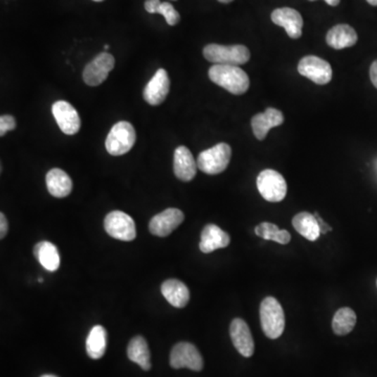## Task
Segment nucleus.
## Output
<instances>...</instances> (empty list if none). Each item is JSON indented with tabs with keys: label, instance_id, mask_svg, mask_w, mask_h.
Masks as SVG:
<instances>
[{
	"label": "nucleus",
	"instance_id": "nucleus-4",
	"mask_svg": "<svg viewBox=\"0 0 377 377\" xmlns=\"http://www.w3.org/2000/svg\"><path fill=\"white\" fill-rule=\"evenodd\" d=\"M203 56L207 61L214 64L239 66L248 62L250 53L248 47L240 44L236 46L209 44L203 49Z\"/></svg>",
	"mask_w": 377,
	"mask_h": 377
},
{
	"label": "nucleus",
	"instance_id": "nucleus-3",
	"mask_svg": "<svg viewBox=\"0 0 377 377\" xmlns=\"http://www.w3.org/2000/svg\"><path fill=\"white\" fill-rule=\"evenodd\" d=\"M232 158V149L226 143H219L205 150L197 158V167L205 174L216 175L228 168Z\"/></svg>",
	"mask_w": 377,
	"mask_h": 377
},
{
	"label": "nucleus",
	"instance_id": "nucleus-22",
	"mask_svg": "<svg viewBox=\"0 0 377 377\" xmlns=\"http://www.w3.org/2000/svg\"><path fill=\"white\" fill-rule=\"evenodd\" d=\"M293 226L300 235L309 241H316L321 235L320 226L316 216L301 212L293 218Z\"/></svg>",
	"mask_w": 377,
	"mask_h": 377
},
{
	"label": "nucleus",
	"instance_id": "nucleus-24",
	"mask_svg": "<svg viewBox=\"0 0 377 377\" xmlns=\"http://www.w3.org/2000/svg\"><path fill=\"white\" fill-rule=\"evenodd\" d=\"M127 355L128 359L138 364L143 371H149L151 369L149 347L143 336H138L130 340L127 348Z\"/></svg>",
	"mask_w": 377,
	"mask_h": 377
},
{
	"label": "nucleus",
	"instance_id": "nucleus-30",
	"mask_svg": "<svg viewBox=\"0 0 377 377\" xmlns=\"http://www.w3.org/2000/svg\"><path fill=\"white\" fill-rule=\"evenodd\" d=\"M8 220H6V216L4 213L0 214V238L4 239L6 237V233H8Z\"/></svg>",
	"mask_w": 377,
	"mask_h": 377
},
{
	"label": "nucleus",
	"instance_id": "nucleus-35",
	"mask_svg": "<svg viewBox=\"0 0 377 377\" xmlns=\"http://www.w3.org/2000/svg\"><path fill=\"white\" fill-rule=\"evenodd\" d=\"M218 1L222 2V4H230L233 0H218Z\"/></svg>",
	"mask_w": 377,
	"mask_h": 377
},
{
	"label": "nucleus",
	"instance_id": "nucleus-32",
	"mask_svg": "<svg viewBox=\"0 0 377 377\" xmlns=\"http://www.w3.org/2000/svg\"><path fill=\"white\" fill-rule=\"evenodd\" d=\"M370 79H371L372 84L377 89V60L372 63L370 68Z\"/></svg>",
	"mask_w": 377,
	"mask_h": 377
},
{
	"label": "nucleus",
	"instance_id": "nucleus-14",
	"mask_svg": "<svg viewBox=\"0 0 377 377\" xmlns=\"http://www.w3.org/2000/svg\"><path fill=\"white\" fill-rule=\"evenodd\" d=\"M230 336L235 348L242 357H250L254 354V338L245 321L234 319L231 323Z\"/></svg>",
	"mask_w": 377,
	"mask_h": 377
},
{
	"label": "nucleus",
	"instance_id": "nucleus-36",
	"mask_svg": "<svg viewBox=\"0 0 377 377\" xmlns=\"http://www.w3.org/2000/svg\"><path fill=\"white\" fill-rule=\"evenodd\" d=\"M40 377H58V376H51V374H46V376H40Z\"/></svg>",
	"mask_w": 377,
	"mask_h": 377
},
{
	"label": "nucleus",
	"instance_id": "nucleus-37",
	"mask_svg": "<svg viewBox=\"0 0 377 377\" xmlns=\"http://www.w3.org/2000/svg\"><path fill=\"white\" fill-rule=\"evenodd\" d=\"M374 168H376V177H377V160H376V164H374Z\"/></svg>",
	"mask_w": 377,
	"mask_h": 377
},
{
	"label": "nucleus",
	"instance_id": "nucleus-25",
	"mask_svg": "<svg viewBox=\"0 0 377 377\" xmlns=\"http://www.w3.org/2000/svg\"><path fill=\"white\" fill-rule=\"evenodd\" d=\"M107 346V332L104 327L96 325L91 328L87 340V354L91 359H98L105 354Z\"/></svg>",
	"mask_w": 377,
	"mask_h": 377
},
{
	"label": "nucleus",
	"instance_id": "nucleus-17",
	"mask_svg": "<svg viewBox=\"0 0 377 377\" xmlns=\"http://www.w3.org/2000/svg\"><path fill=\"white\" fill-rule=\"evenodd\" d=\"M230 242L231 238L228 233L216 224H207L201 232L199 248L205 254H210L219 248H226Z\"/></svg>",
	"mask_w": 377,
	"mask_h": 377
},
{
	"label": "nucleus",
	"instance_id": "nucleus-2",
	"mask_svg": "<svg viewBox=\"0 0 377 377\" xmlns=\"http://www.w3.org/2000/svg\"><path fill=\"white\" fill-rule=\"evenodd\" d=\"M260 322L267 338L276 340L282 336L285 328L284 310L275 298L267 297L261 302Z\"/></svg>",
	"mask_w": 377,
	"mask_h": 377
},
{
	"label": "nucleus",
	"instance_id": "nucleus-38",
	"mask_svg": "<svg viewBox=\"0 0 377 377\" xmlns=\"http://www.w3.org/2000/svg\"><path fill=\"white\" fill-rule=\"evenodd\" d=\"M39 282H44V279H42V278H39Z\"/></svg>",
	"mask_w": 377,
	"mask_h": 377
},
{
	"label": "nucleus",
	"instance_id": "nucleus-27",
	"mask_svg": "<svg viewBox=\"0 0 377 377\" xmlns=\"http://www.w3.org/2000/svg\"><path fill=\"white\" fill-rule=\"evenodd\" d=\"M145 8L150 14H160L165 17L167 23L171 27L177 25L181 20V15L174 6L169 2H160V0H147Z\"/></svg>",
	"mask_w": 377,
	"mask_h": 377
},
{
	"label": "nucleus",
	"instance_id": "nucleus-29",
	"mask_svg": "<svg viewBox=\"0 0 377 377\" xmlns=\"http://www.w3.org/2000/svg\"><path fill=\"white\" fill-rule=\"evenodd\" d=\"M16 128V121L12 115H1L0 117V136H4L6 132H12Z\"/></svg>",
	"mask_w": 377,
	"mask_h": 377
},
{
	"label": "nucleus",
	"instance_id": "nucleus-6",
	"mask_svg": "<svg viewBox=\"0 0 377 377\" xmlns=\"http://www.w3.org/2000/svg\"><path fill=\"white\" fill-rule=\"evenodd\" d=\"M257 188L261 196L269 203H280L286 196L287 184L277 171L267 169L257 177Z\"/></svg>",
	"mask_w": 377,
	"mask_h": 377
},
{
	"label": "nucleus",
	"instance_id": "nucleus-34",
	"mask_svg": "<svg viewBox=\"0 0 377 377\" xmlns=\"http://www.w3.org/2000/svg\"><path fill=\"white\" fill-rule=\"evenodd\" d=\"M371 6H377V0H367Z\"/></svg>",
	"mask_w": 377,
	"mask_h": 377
},
{
	"label": "nucleus",
	"instance_id": "nucleus-21",
	"mask_svg": "<svg viewBox=\"0 0 377 377\" xmlns=\"http://www.w3.org/2000/svg\"><path fill=\"white\" fill-rule=\"evenodd\" d=\"M357 32L348 25H338L329 30L326 36L327 44L334 49H343L354 46L357 42Z\"/></svg>",
	"mask_w": 377,
	"mask_h": 377
},
{
	"label": "nucleus",
	"instance_id": "nucleus-40",
	"mask_svg": "<svg viewBox=\"0 0 377 377\" xmlns=\"http://www.w3.org/2000/svg\"><path fill=\"white\" fill-rule=\"evenodd\" d=\"M94 1H98V2H100V1H103V0H94Z\"/></svg>",
	"mask_w": 377,
	"mask_h": 377
},
{
	"label": "nucleus",
	"instance_id": "nucleus-13",
	"mask_svg": "<svg viewBox=\"0 0 377 377\" xmlns=\"http://www.w3.org/2000/svg\"><path fill=\"white\" fill-rule=\"evenodd\" d=\"M170 91V79L164 68H160L146 85L143 98L148 104L158 106L166 100Z\"/></svg>",
	"mask_w": 377,
	"mask_h": 377
},
{
	"label": "nucleus",
	"instance_id": "nucleus-23",
	"mask_svg": "<svg viewBox=\"0 0 377 377\" xmlns=\"http://www.w3.org/2000/svg\"><path fill=\"white\" fill-rule=\"evenodd\" d=\"M34 255L40 264L49 271H56L60 267V255L57 246L49 241H41L34 248Z\"/></svg>",
	"mask_w": 377,
	"mask_h": 377
},
{
	"label": "nucleus",
	"instance_id": "nucleus-1",
	"mask_svg": "<svg viewBox=\"0 0 377 377\" xmlns=\"http://www.w3.org/2000/svg\"><path fill=\"white\" fill-rule=\"evenodd\" d=\"M209 78L218 87L236 96L245 94L250 89V78L239 66L214 64L210 68Z\"/></svg>",
	"mask_w": 377,
	"mask_h": 377
},
{
	"label": "nucleus",
	"instance_id": "nucleus-28",
	"mask_svg": "<svg viewBox=\"0 0 377 377\" xmlns=\"http://www.w3.org/2000/svg\"><path fill=\"white\" fill-rule=\"evenodd\" d=\"M255 233L262 239L271 240L279 244L289 243L291 240V236L286 230H280L278 226L271 222H262L258 224L255 228Z\"/></svg>",
	"mask_w": 377,
	"mask_h": 377
},
{
	"label": "nucleus",
	"instance_id": "nucleus-9",
	"mask_svg": "<svg viewBox=\"0 0 377 377\" xmlns=\"http://www.w3.org/2000/svg\"><path fill=\"white\" fill-rule=\"evenodd\" d=\"M298 72L319 85L328 84L332 79V68L326 60L317 56H306L298 65Z\"/></svg>",
	"mask_w": 377,
	"mask_h": 377
},
{
	"label": "nucleus",
	"instance_id": "nucleus-41",
	"mask_svg": "<svg viewBox=\"0 0 377 377\" xmlns=\"http://www.w3.org/2000/svg\"><path fill=\"white\" fill-rule=\"evenodd\" d=\"M310 1H314V0H310Z\"/></svg>",
	"mask_w": 377,
	"mask_h": 377
},
{
	"label": "nucleus",
	"instance_id": "nucleus-11",
	"mask_svg": "<svg viewBox=\"0 0 377 377\" xmlns=\"http://www.w3.org/2000/svg\"><path fill=\"white\" fill-rule=\"evenodd\" d=\"M53 117L60 130L68 136L78 134L81 128V119L78 111L66 101H58L51 108Z\"/></svg>",
	"mask_w": 377,
	"mask_h": 377
},
{
	"label": "nucleus",
	"instance_id": "nucleus-7",
	"mask_svg": "<svg viewBox=\"0 0 377 377\" xmlns=\"http://www.w3.org/2000/svg\"><path fill=\"white\" fill-rule=\"evenodd\" d=\"M104 228L107 234L122 241H132L136 237L134 220L122 211L109 213L105 217Z\"/></svg>",
	"mask_w": 377,
	"mask_h": 377
},
{
	"label": "nucleus",
	"instance_id": "nucleus-33",
	"mask_svg": "<svg viewBox=\"0 0 377 377\" xmlns=\"http://www.w3.org/2000/svg\"><path fill=\"white\" fill-rule=\"evenodd\" d=\"M324 1L326 2L327 4H329V6H336L340 4V0H324Z\"/></svg>",
	"mask_w": 377,
	"mask_h": 377
},
{
	"label": "nucleus",
	"instance_id": "nucleus-12",
	"mask_svg": "<svg viewBox=\"0 0 377 377\" xmlns=\"http://www.w3.org/2000/svg\"><path fill=\"white\" fill-rule=\"evenodd\" d=\"M185 220V215L181 210L169 207L158 214L150 220L149 230L152 235L167 237L177 230Z\"/></svg>",
	"mask_w": 377,
	"mask_h": 377
},
{
	"label": "nucleus",
	"instance_id": "nucleus-20",
	"mask_svg": "<svg viewBox=\"0 0 377 377\" xmlns=\"http://www.w3.org/2000/svg\"><path fill=\"white\" fill-rule=\"evenodd\" d=\"M46 187L49 194L57 198L68 196L72 190V181L61 169L53 168L46 174Z\"/></svg>",
	"mask_w": 377,
	"mask_h": 377
},
{
	"label": "nucleus",
	"instance_id": "nucleus-8",
	"mask_svg": "<svg viewBox=\"0 0 377 377\" xmlns=\"http://www.w3.org/2000/svg\"><path fill=\"white\" fill-rule=\"evenodd\" d=\"M170 366L174 369L188 368L193 371H201L203 368V359L194 345L181 342L175 345L171 351Z\"/></svg>",
	"mask_w": 377,
	"mask_h": 377
},
{
	"label": "nucleus",
	"instance_id": "nucleus-39",
	"mask_svg": "<svg viewBox=\"0 0 377 377\" xmlns=\"http://www.w3.org/2000/svg\"><path fill=\"white\" fill-rule=\"evenodd\" d=\"M105 49H109V46H105Z\"/></svg>",
	"mask_w": 377,
	"mask_h": 377
},
{
	"label": "nucleus",
	"instance_id": "nucleus-18",
	"mask_svg": "<svg viewBox=\"0 0 377 377\" xmlns=\"http://www.w3.org/2000/svg\"><path fill=\"white\" fill-rule=\"evenodd\" d=\"M174 173L177 179L183 181H190L197 172V162L193 158L190 150L185 146L177 148L174 152Z\"/></svg>",
	"mask_w": 377,
	"mask_h": 377
},
{
	"label": "nucleus",
	"instance_id": "nucleus-31",
	"mask_svg": "<svg viewBox=\"0 0 377 377\" xmlns=\"http://www.w3.org/2000/svg\"><path fill=\"white\" fill-rule=\"evenodd\" d=\"M317 219H318L319 226H320L321 234H327V233L332 231L331 226L328 224L324 222V220L321 218V216L319 215V213H314Z\"/></svg>",
	"mask_w": 377,
	"mask_h": 377
},
{
	"label": "nucleus",
	"instance_id": "nucleus-16",
	"mask_svg": "<svg viewBox=\"0 0 377 377\" xmlns=\"http://www.w3.org/2000/svg\"><path fill=\"white\" fill-rule=\"evenodd\" d=\"M284 115L276 108H267L264 113L254 115L252 119V128L254 136L259 141H263L267 136L271 128L282 125Z\"/></svg>",
	"mask_w": 377,
	"mask_h": 377
},
{
	"label": "nucleus",
	"instance_id": "nucleus-5",
	"mask_svg": "<svg viewBox=\"0 0 377 377\" xmlns=\"http://www.w3.org/2000/svg\"><path fill=\"white\" fill-rule=\"evenodd\" d=\"M136 140V134L134 126L128 122L122 121L111 128L105 141V147L111 155H123L132 149Z\"/></svg>",
	"mask_w": 377,
	"mask_h": 377
},
{
	"label": "nucleus",
	"instance_id": "nucleus-15",
	"mask_svg": "<svg viewBox=\"0 0 377 377\" xmlns=\"http://www.w3.org/2000/svg\"><path fill=\"white\" fill-rule=\"evenodd\" d=\"M271 20L275 25L284 27L287 35L293 39L302 36L303 18L298 11L291 8H280L271 13Z\"/></svg>",
	"mask_w": 377,
	"mask_h": 377
},
{
	"label": "nucleus",
	"instance_id": "nucleus-10",
	"mask_svg": "<svg viewBox=\"0 0 377 377\" xmlns=\"http://www.w3.org/2000/svg\"><path fill=\"white\" fill-rule=\"evenodd\" d=\"M115 68V58L108 53H101L87 64L83 72V80L89 87H98L102 84L109 72Z\"/></svg>",
	"mask_w": 377,
	"mask_h": 377
},
{
	"label": "nucleus",
	"instance_id": "nucleus-19",
	"mask_svg": "<svg viewBox=\"0 0 377 377\" xmlns=\"http://www.w3.org/2000/svg\"><path fill=\"white\" fill-rule=\"evenodd\" d=\"M162 293L165 299L177 308H184L190 301V290L185 283L177 279L162 283Z\"/></svg>",
	"mask_w": 377,
	"mask_h": 377
},
{
	"label": "nucleus",
	"instance_id": "nucleus-26",
	"mask_svg": "<svg viewBox=\"0 0 377 377\" xmlns=\"http://www.w3.org/2000/svg\"><path fill=\"white\" fill-rule=\"evenodd\" d=\"M357 324V314L351 308L344 307L338 309L332 320V329L338 336L350 333Z\"/></svg>",
	"mask_w": 377,
	"mask_h": 377
}]
</instances>
